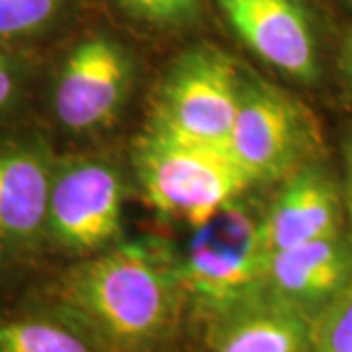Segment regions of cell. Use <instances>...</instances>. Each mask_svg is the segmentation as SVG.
<instances>
[{
  "instance_id": "5b68a950",
  "label": "cell",
  "mask_w": 352,
  "mask_h": 352,
  "mask_svg": "<svg viewBox=\"0 0 352 352\" xmlns=\"http://www.w3.org/2000/svg\"><path fill=\"white\" fill-rule=\"evenodd\" d=\"M226 149L252 184L286 180L315 155V122L282 88L261 78H245Z\"/></svg>"
},
{
  "instance_id": "6da1fadb",
  "label": "cell",
  "mask_w": 352,
  "mask_h": 352,
  "mask_svg": "<svg viewBox=\"0 0 352 352\" xmlns=\"http://www.w3.org/2000/svg\"><path fill=\"white\" fill-rule=\"evenodd\" d=\"M55 298L108 352H155L175 331L184 289L166 254L127 243L71 266Z\"/></svg>"
},
{
  "instance_id": "ba28073f",
  "label": "cell",
  "mask_w": 352,
  "mask_h": 352,
  "mask_svg": "<svg viewBox=\"0 0 352 352\" xmlns=\"http://www.w3.org/2000/svg\"><path fill=\"white\" fill-rule=\"evenodd\" d=\"M55 170L39 139L0 138V252H30L47 239Z\"/></svg>"
},
{
  "instance_id": "52a82bcc",
  "label": "cell",
  "mask_w": 352,
  "mask_h": 352,
  "mask_svg": "<svg viewBox=\"0 0 352 352\" xmlns=\"http://www.w3.org/2000/svg\"><path fill=\"white\" fill-rule=\"evenodd\" d=\"M133 65L124 45L108 36L80 39L65 55L53 87V113L73 133L110 126L126 104Z\"/></svg>"
},
{
  "instance_id": "8fae6325",
  "label": "cell",
  "mask_w": 352,
  "mask_h": 352,
  "mask_svg": "<svg viewBox=\"0 0 352 352\" xmlns=\"http://www.w3.org/2000/svg\"><path fill=\"white\" fill-rule=\"evenodd\" d=\"M315 321L263 289L212 317L210 352H314Z\"/></svg>"
},
{
  "instance_id": "5bb4252c",
  "label": "cell",
  "mask_w": 352,
  "mask_h": 352,
  "mask_svg": "<svg viewBox=\"0 0 352 352\" xmlns=\"http://www.w3.org/2000/svg\"><path fill=\"white\" fill-rule=\"evenodd\" d=\"M69 0H0V45L50 30Z\"/></svg>"
},
{
  "instance_id": "8992f818",
  "label": "cell",
  "mask_w": 352,
  "mask_h": 352,
  "mask_svg": "<svg viewBox=\"0 0 352 352\" xmlns=\"http://www.w3.org/2000/svg\"><path fill=\"white\" fill-rule=\"evenodd\" d=\"M122 210L124 182L112 163L96 157L57 161L47 239L76 254L110 249L122 233Z\"/></svg>"
},
{
  "instance_id": "30bf717a",
  "label": "cell",
  "mask_w": 352,
  "mask_h": 352,
  "mask_svg": "<svg viewBox=\"0 0 352 352\" xmlns=\"http://www.w3.org/2000/svg\"><path fill=\"white\" fill-rule=\"evenodd\" d=\"M264 289L315 321L352 289V241L337 233L272 252Z\"/></svg>"
},
{
  "instance_id": "ac0fdd59",
  "label": "cell",
  "mask_w": 352,
  "mask_h": 352,
  "mask_svg": "<svg viewBox=\"0 0 352 352\" xmlns=\"http://www.w3.org/2000/svg\"><path fill=\"white\" fill-rule=\"evenodd\" d=\"M340 63H342V69L344 73L349 75V78L352 80V32L344 38V43H342V51H340Z\"/></svg>"
},
{
  "instance_id": "7a4b0ae2",
  "label": "cell",
  "mask_w": 352,
  "mask_h": 352,
  "mask_svg": "<svg viewBox=\"0 0 352 352\" xmlns=\"http://www.w3.org/2000/svg\"><path fill=\"white\" fill-rule=\"evenodd\" d=\"M135 170L153 208L192 227L208 223L252 184L227 149L151 126L135 145Z\"/></svg>"
},
{
  "instance_id": "2e32d148",
  "label": "cell",
  "mask_w": 352,
  "mask_h": 352,
  "mask_svg": "<svg viewBox=\"0 0 352 352\" xmlns=\"http://www.w3.org/2000/svg\"><path fill=\"white\" fill-rule=\"evenodd\" d=\"M314 352H352V289L315 319Z\"/></svg>"
},
{
  "instance_id": "277c9868",
  "label": "cell",
  "mask_w": 352,
  "mask_h": 352,
  "mask_svg": "<svg viewBox=\"0 0 352 352\" xmlns=\"http://www.w3.org/2000/svg\"><path fill=\"white\" fill-rule=\"evenodd\" d=\"M243 82L226 51L200 43L182 51L166 69L153 100L155 129L226 149L237 118Z\"/></svg>"
},
{
  "instance_id": "9c48e42d",
  "label": "cell",
  "mask_w": 352,
  "mask_h": 352,
  "mask_svg": "<svg viewBox=\"0 0 352 352\" xmlns=\"http://www.w3.org/2000/svg\"><path fill=\"white\" fill-rule=\"evenodd\" d=\"M227 24L264 63L314 85L321 73L314 18L303 0H217Z\"/></svg>"
},
{
  "instance_id": "7c38bea8",
  "label": "cell",
  "mask_w": 352,
  "mask_h": 352,
  "mask_svg": "<svg viewBox=\"0 0 352 352\" xmlns=\"http://www.w3.org/2000/svg\"><path fill=\"white\" fill-rule=\"evenodd\" d=\"M263 233L270 254L340 233L339 190L327 173L307 164L288 176L263 215Z\"/></svg>"
},
{
  "instance_id": "e0dca14e",
  "label": "cell",
  "mask_w": 352,
  "mask_h": 352,
  "mask_svg": "<svg viewBox=\"0 0 352 352\" xmlns=\"http://www.w3.org/2000/svg\"><path fill=\"white\" fill-rule=\"evenodd\" d=\"M22 90V67L0 47V112L8 110L18 100Z\"/></svg>"
},
{
  "instance_id": "4fadbf2b",
  "label": "cell",
  "mask_w": 352,
  "mask_h": 352,
  "mask_svg": "<svg viewBox=\"0 0 352 352\" xmlns=\"http://www.w3.org/2000/svg\"><path fill=\"white\" fill-rule=\"evenodd\" d=\"M0 352H108L75 315L55 302L0 317Z\"/></svg>"
},
{
  "instance_id": "3957f363",
  "label": "cell",
  "mask_w": 352,
  "mask_h": 352,
  "mask_svg": "<svg viewBox=\"0 0 352 352\" xmlns=\"http://www.w3.org/2000/svg\"><path fill=\"white\" fill-rule=\"evenodd\" d=\"M268 256L263 217L233 201L194 227L176 268L184 296L215 317L263 292Z\"/></svg>"
},
{
  "instance_id": "9a60e30c",
  "label": "cell",
  "mask_w": 352,
  "mask_h": 352,
  "mask_svg": "<svg viewBox=\"0 0 352 352\" xmlns=\"http://www.w3.org/2000/svg\"><path fill=\"white\" fill-rule=\"evenodd\" d=\"M113 4L155 28H182L200 16L201 0H113Z\"/></svg>"
},
{
  "instance_id": "d6986e66",
  "label": "cell",
  "mask_w": 352,
  "mask_h": 352,
  "mask_svg": "<svg viewBox=\"0 0 352 352\" xmlns=\"http://www.w3.org/2000/svg\"><path fill=\"white\" fill-rule=\"evenodd\" d=\"M346 192H349V210L352 217V143L346 149Z\"/></svg>"
}]
</instances>
